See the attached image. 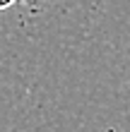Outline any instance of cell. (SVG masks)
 <instances>
[{
    "mask_svg": "<svg viewBox=\"0 0 130 132\" xmlns=\"http://www.w3.org/2000/svg\"><path fill=\"white\" fill-rule=\"evenodd\" d=\"M14 3H19V0H0V10H7V7H12Z\"/></svg>",
    "mask_w": 130,
    "mask_h": 132,
    "instance_id": "obj_1",
    "label": "cell"
},
{
    "mask_svg": "<svg viewBox=\"0 0 130 132\" xmlns=\"http://www.w3.org/2000/svg\"><path fill=\"white\" fill-rule=\"evenodd\" d=\"M19 3H24V5H29V7H36L41 0H19Z\"/></svg>",
    "mask_w": 130,
    "mask_h": 132,
    "instance_id": "obj_2",
    "label": "cell"
}]
</instances>
